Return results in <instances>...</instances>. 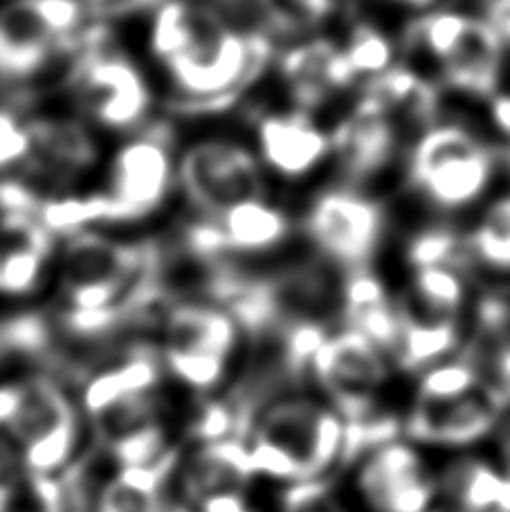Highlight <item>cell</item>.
I'll return each mask as SVG.
<instances>
[{"mask_svg":"<svg viewBox=\"0 0 510 512\" xmlns=\"http://www.w3.org/2000/svg\"><path fill=\"white\" fill-rule=\"evenodd\" d=\"M293 221L270 196L241 200L214 218H194L187 239L198 254L261 256L281 248Z\"/></svg>","mask_w":510,"mask_h":512,"instance_id":"16","label":"cell"},{"mask_svg":"<svg viewBox=\"0 0 510 512\" xmlns=\"http://www.w3.org/2000/svg\"><path fill=\"white\" fill-rule=\"evenodd\" d=\"M243 441L254 479L293 486L329 477L349 452V429L329 400L293 393L252 411Z\"/></svg>","mask_w":510,"mask_h":512,"instance_id":"3","label":"cell"},{"mask_svg":"<svg viewBox=\"0 0 510 512\" xmlns=\"http://www.w3.org/2000/svg\"><path fill=\"white\" fill-rule=\"evenodd\" d=\"M409 263L414 265H454V268H466L470 259L468 243H461L457 234L450 230H427L416 234L409 243Z\"/></svg>","mask_w":510,"mask_h":512,"instance_id":"33","label":"cell"},{"mask_svg":"<svg viewBox=\"0 0 510 512\" xmlns=\"http://www.w3.org/2000/svg\"><path fill=\"white\" fill-rule=\"evenodd\" d=\"M165 376L160 351L151 346H133L120 358L99 364L81 384L79 407L88 423L104 418L113 411L138 405L156 398Z\"/></svg>","mask_w":510,"mask_h":512,"instance_id":"19","label":"cell"},{"mask_svg":"<svg viewBox=\"0 0 510 512\" xmlns=\"http://www.w3.org/2000/svg\"><path fill=\"white\" fill-rule=\"evenodd\" d=\"M333 135V158L351 182L380 176L396 160L400 126L389 113L360 97L353 111L338 124Z\"/></svg>","mask_w":510,"mask_h":512,"instance_id":"20","label":"cell"},{"mask_svg":"<svg viewBox=\"0 0 510 512\" xmlns=\"http://www.w3.org/2000/svg\"><path fill=\"white\" fill-rule=\"evenodd\" d=\"M84 3L99 21L129 25L144 12H149L158 0H84Z\"/></svg>","mask_w":510,"mask_h":512,"instance_id":"34","label":"cell"},{"mask_svg":"<svg viewBox=\"0 0 510 512\" xmlns=\"http://www.w3.org/2000/svg\"><path fill=\"white\" fill-rule=\"evenodd\" d=\"M41 102L0 95V178L23 173L32 158L30 113Z\"/></svg>","mask_w":510,"mask_h":512,"instance_id":"30","label":"cell"},{"mask_svg":"<svg viewBox=\"0 0 510 512\" xmlns=\"http://www.w3.org/2000/svg\"><path fill=\"white\" fill-rule=\"evenodd\" d=\"M30 126L32 158L21 176L45 194L75 189L72 185L102 167L111 140L54 95L32 108Z\"/></svg>","mask_w":510,"mask_h":512,"instance_id":"11","label":"cell"},{"mask_svg":"<svg viewBox=\"0 0 510 512\" xmlns=\"http://www.w3.org/2000/svg\"><path fill=\"white\" fill-rule=\"evenodd\" d=\"M497 371H499V387L497 389L506 400V398H510V349L499 355Z\"/></svg>","mask_w":510,"mask_h":512,"instance_id":"37","label":"cell"},{"mask_svg":"<svg viewBox=\"0 0 510 512\" xmlns=\"http://www.w3.org/2000/svg\"><path fill=\"white\" fill-rule=\"evenodd\" d=\"M405 301L423 315L459 319L468 301L466 274L454 265H414Z\"/></svg>","mask_w":510,"mask_h":512,"instance_id":"28","label":"cell"},{"mask_svg":"<svg viewBox=\"0 0 510 512\" xmlns=\"http://www.w3.org/2000/svg\"><path fill=\"white\" fill-rule=\"evenodd\" d=\"M241 342V324L230 308L212 301H178L160 326V360L180 387L209 393L230 371Z\"/></svg>","mask_w":510,"mask_h":512,"instance_id":"8","label":"cell"},{"mask_svg":"<svg viewBox=\"0 0 510 512\" xmlns=\"http://www.w3.org/2000/svg\"><path fill=\"white\" fill-rule=\"evenodd\" d=\"M475 360L445 358L423 371L416 387V400H452L486 387Z\"/></svg>","mask_w":510,"mask_h":512,"instance_id":"32","label":"cell"},{"mask_svg":"<svg viewBox=\"0 0 510 512\" xmlns=\"http://www.w3.org/2000/svg\"><path fill=\"white\" fill-rule=\"evenodd\" d=\"M133 39L182 124L230 120L272 79L281 45L214 0H158L135 18Z\"/></svg>","mask_w":510,"mask_h":512,"instance_id":"1","label":"cell"},{"mask_svg":"<svg viewBox=\"0 0 510 512\" xmlns=\"http://www.w3.org/2000/svg\"><path fill=\"white\" fill-rule=\"evenodd\" d=\"M302 225L324 259L351 272L369 268L385 234V212L358 189L333 187L308 203Z\"/></svg>","mask_w":510,"mask_h":512,"instance_id":"14","label":"cell"},{"mask_svg":"<svg viewBox=\"0 0 510 512\" xmlns=\"http://www.w3.org/2000/svg\"><path fill=\"white\" fill-rule=\"evenodd\" d=\"M400 328L391 360L403 371H425L457 351L459 319H439L418 313L407 301H398Z\"/></svg>","mask_w":510,"mask_h":512,"instance_id":"24","label":"cell"},{"mask_svg":"<svg viewBox=\"0 0 510 512\" xmlns=\"http://www.w3.org/2000/svg\"><path fill=\"white\" fill-rule=\"evenodd\" d=\"M52 95L75 108L106 140L129 135L162 113V93L126 25L95 21L72 50Z\"/></svg>","mask_w":510,"mask_h":512,"instance_id":"2","label":"cell"},{"mask_svg":"<svg viewBox=\"0 0 510 512\" xmlns=\"http://www.w3.org/2000/svg\"><path fill=\"white\" fill-rule=\"evenodd\" d=\"M236 120L270 180L302 182L333 158V135L315 120V113L290 104H266L257 93Z\"/></svg>","mask_w":510,"mask_h":512,"instance_id":"12","label":"cell"},{"mask_svg":"<svg viewBox=\"0 0 510 512\" xmlns=\"http://www.w3.org/2000/svg\"><path fill=\"white\" fill-rule=\"evenodd\" d=\"M436 483L454 512H510V472L490 461H454Z\"/></svg>","mask_w":510,"mask_h":512,"instance_id":"25","label":"cell"},{"mask_svg":"<svg viewBox=\"0 0 510 512\" xmlns=\"http://www.w3.org/2000/svg\"><path fill=\"white\" fill-rule=\"evenodd\" d=\"M340 45L355 84L376 79L394 68L396 45L373 23H355Z\"/></svg>","mask_w":510,"mask_h":512,"instance_id":"31","label":"cell"},{"mask_svg":"<svg viewBox=\"0 0 510 512\" xmlns=\"http://www.w3.org/2000/svg\"><path fill=\"white\" fill-rule=\"evenodd\" d=\"M178 198L194 218H214L241 200L268 196L270 178L241 124H182Z\"/></svg>","mask_w":510,"mask_h":512,"instance_id":"6","label":"cell"},{"mask_svg":"<svg viewBox=\"0 0 510 512\" xmlns=\"http://www.w3.org/2000/svg\"><path fill=\"white\" fill-rule=\"evenodd\" d=\"M191 512H257L245 497V490L239 492H223V495H214L205 501H200Z\"/></svg>","mask_w":510,"mask_h":512,"instance_id":"35","label":"cell"},{"mask_svg":"<svg viewBox=\"0 0 510 512\" xmlns=\"http://www.w3.org/2000/svg\"><path fill=\"white\" fill-rule=\"evenodd\" d=\"M405 43L427 52L452 88L472 95H495L506 41L486 16L454 9L425 14L407 27Z\"/></svg>","mask_w":510,"mask_h":512,"instance_id":"9","label":"cell"},{"mask_svg":"<svg viewBox=\"0 0 510 512\" xmlns=\"http://www.w3.org/2000/svg\"><path fill=\"white\" fill-rule=\"evenodd\" d=\"M495 176V155L459 124H436L418 137L409 180L434 207L457 212L475 205Z\"/></svg>","mask_w":510,"mask_h":512,"instance_id":"10","label":"cell"},{"mask_svg":"<svg viewBox=\"0 0 510 512\" xmlns=\"http://www.w3.org/2000/svg\"><path fill=\"white\" fill-rule=\"evenodd\" d=\"M0 512H70L66 483L57 474L7 463L0 470Z\"/></svg>","mask_w":510,"mask_h":512,"instance_id":"26","label":"cell"},{"mask_svg":"<svg viewBox=\"0 0 510 512\" xmlns=\"http://www.w3.org/2000/svg\"><path fill=\"white\" fill-rule=\"evenodd\" d=\"M153 252L99 227L61 239L57 283L70 331L104 333L147 290Z\"/></svg>","mask_w":510,"mask_h":512,"instance_id":"4","label":"cell"},{"mask_svg":"<svg viewBox=\"0 0 510 512\" xmlns=\"http://www.w3.org/2000/svg\"><path fill=\"white\" fill-rule=\"evenodd\" d=\"M81 427L84 411L66 387L50 373L32 371L18 376V402L0 441L16 463L61 477L77 459Z\"/></svg>","mask_w":510,"mask_h":512,"instance_id":"7","label":"cell"},{"mask_svg":"<svg viewBox=\"0 0 510 512\" xmlns=\"http://www.w3.org/2000/svg\"><path fill=\"white\" fill-rule=\"evenodd\" d=\"M182 128V122L162 111L147 126L111 140L97 185L106 203V225L147 221L178 196Z\"/></svg>","mask_w":510,"mask_h":512,"instance_id":"5","label":"cell"},{"mask_svg":"<svg viewBox=\"0 0 510 512\" xmlns=\"http://www.w3.org/2000/svg\"><path fill=\"white\" fill-rule=\"evenodd\" d=\"M490 117H493L497 131L510 142V90H506V93H497L493 97V104H490Z\"/></svg>","mask_w":510,"mask_h":512,"instance_id":"36","label":"cell"},{"mask_svg":"<svg viewBox=\"0 0 510 512\" xmlns=\"http://www.w3.org/2000/svg\"><path fill=\"white\" fill-rule=\"evenodd\" d=\"M178 459V450H173L153 465H117L99 483L90 512H167L165 488Z\"/></svg>","mask_w":510,"mask_h":512,"instance_id":"22","label":"cell"},{"mask_svg":"<svg viewBox=\"0 0 510 512\" xmlns=\"http://www.w3.org/2000/svg\"><path fill=\"white\" fill-rule=\"evenodd\" d=\"M272 77L284 90L286 104L308 113H317L333 95L355 84L340 41L320 32L281 45Z\"/></svg>","mask_w":510,"mask_h":512,"instance_id":"18","label":"cell"},{"mask_svg":"<svg viewBox=\"0 0 510 512\" xmlns=\"http://www.w3.org/2000/svg\"><path fill=\"white\" fill-rule=\"evenodd\" d=\"M466 243L472 261L490 272L510 274V194L486 207Z\"/></svg>","mask_w":510,"mask_h":512,"instance_id":"29","label":"cell"},{"mask_svg":"<svg viewBox=\"0 0 510 512\" xmlns=\"http://www.w3.org/2000/svg\"><path fill=\"white\" fill-rule=\"evenodd\" d=\"M335 7L338 0H252V21L286 45L317 34Z\"/></svg>","mask_w":510,"mask_h":512,"instance_id":"27","label":"cell"},{"mask_svg":"<svg viewBox=\"0 0 510 512\" xmlns=\"http://www.w3.org/2000/svg\"><path fill=\"white\" fill-rule=\"evenodd\" d=\"M355 488L373 512H430L439 483L407 441H389L362 454Z\"/></svg>","mask_w":510,"mask_h":512,"instance_id":"15","label":"cell"},{"mask_svg":"<svg viewBox=\"0 0 510 512\" xmlns=\"http://www.w3.org/2000/svg\"><path fill=\"white\" fill-rule=\"evenodd\" d=\"M173 477H178V492L187 508L223 492L245 490L254 479L248 445L243 436L196 443L185 459H178Z\"/></svg>","mask_w":510,"mask_h":512,"instance_id":"21","label":"cell"},{"mask_svg":"<svg viewBox=\"0 0 510 512\" xmlns=\"http://www.w3.org/2000/svg\"><path fill=\"white\" fill-rule=\"evenodd\" d=\"M308 373L349 427L378 420V398L389 382V355L353 328L329 333Z\"/></svg>","mask_w":510,"mask_h":512,"instance_id":"13","label":"cell"},{"mask_svg":"<svg viewBox=\"0 0 510 512\" xmlns=\"http://www.w3.org/2000/svg\"><path fill=\"white\" fill-rule=\"evenodd\" d=\"M394 3L407 5V7H416V9H423V7H430V5H434L436 0H394Z\"/></svg>","mask_w":510,"mask_h":512,"instance_id":"38","label":"cell"},{"mask_svg":"<svg viewBox=\"0 0 510 512\" xmlns=\"http://www.w3.org/2000/svg\"><path fill=\"white\" fill-rule=\"evenodd\" d=\"M3 452H7V447H5V443H3V441H0V470H3L5 465H7V463L3 461V456H5Z\"/></svg>","mask_w":510,"mask_h":512,"instance_id":"39","label":"cell"},{"mask_svg":"<svg viewBox=\"0 0 510 512\" xmlns=\"http://www.w3.org/2000/svg\"><path fill=\"white\" fill-rule=\"evenodd\" d=\"M502 409L504 396L493 384L452 400H414L405 434L409 441L461 450L490 436Z\"/></svg>","mask_w":510,"mask_h":512,"instance_id":"17","label":"cell"},{"mask_svg":"<svg viewBox=\"0 0 510 512\" xmlns=\"http://www.w3.org/2000/svg\"><path fill=\"white\" fill-rule=\"evenodd\" d=\"M506 443H508V452H510V429H508V436H506Z\"/></svg>","mask_w":510,"mask_h":512,"instance_id":"40","label":"cell"},{"mask_svg":"<svg viewBox=\"0 0 510 512\" xmlns=\"http://www.w3.org/2000/svg\"><path fill=\"white\" fill-rule=\"evenodd\" d=\"M342 317L346 328L367 335L391 358L400 328L398 301L389 297L385 283L369 272V268L346 272Z\"/></svg>","mask_w":510,"mask_h":512,"instance_id":"23","label":"cell"}]
</instances>
